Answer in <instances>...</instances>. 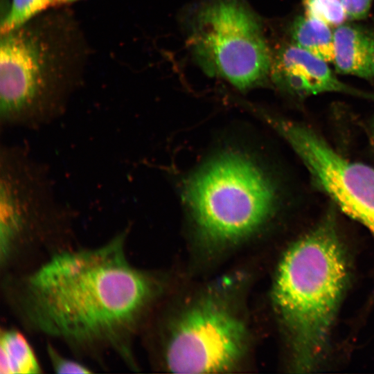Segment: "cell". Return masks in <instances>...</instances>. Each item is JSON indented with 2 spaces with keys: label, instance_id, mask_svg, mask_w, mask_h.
Returning <instances> with one entry per match:
<instances>
[{
  "label": "cell",
  "instance_id": "obj_1",
  "mask_svg": "<svg viewBox=\"0 0 374 374\" xmlns=\"http://www.w3.org/2000/svg\"><path fill=\"white\" fill-rule=\"evenodd\" d=\"M127 238L125 229L99 247H69L5 276L7 301L30 330L78 354L112 352L134 366L131 341L154 284L129 262Z\"/></svg>",
  "mask_w": 374,
  "mask_h": 374
},
{
  "label": "cell",
  "instance_id": "obj_2",
  "mask_svg": "<svg viewBox=\"0 0 374 374\" xmlns=\"http://www.w3.org/2000/svg\"><path fill=\"white\" fill-rule=\"evenodd\" d=\"M347 274L332 213L294 243L280 262L273 297L299 372L314 368L323 355Z\"/></svg>",
  "mask_w": 374,
  "mask_h": 374
},
{
  "label": "cell",
  "instance_id": "obj_3",
  "mask_svg": "<svg viewBox=\"0 0 374 374\" xmlns=\"http://www.w3.org/2000/svg\"><path fill=\"white\" fill-rule=\"evenodd\" d=\"M34 20L0 40V121L5 127L39 128L59 118L76 86L68 35Z\"/></svg>",
  "mask_w": 374,
  "mask_h": 374
},
{
  "label": "cell",
  "instance_id": "obj_4",
  "mask_svg": "<svg viewBox=\"0 0 374 374\" xmlns=\"http://www.w3.org/2000/svg\"><path fill=\"white\" fill-rule=\"evenodd\" d=\"M70 213L57 199L44 167L21 146L1 148L0 263L12 274L66 249Z\"/></svg>",
  "mask_w": 374,
  "mask_h": 374
},
{
  "label": "cell",
  "instance_id": "obj_5",
  "mask_svg": "<svg viewBox=\"0 0 374 374\" xmlns=\"http://www.w3.org/2000/svg\"><path fill=\"white\" fill-rule=\"evenodd\" d=\"M185 195L201 235L214 244L236 241L258 228L276 200L272 184L236 153L211 161L188 181Z\"/></svg>",
  "mask_w": 374,
  "mask_h": 374
},
{
  "label": "cell",
  "instance_id": "obj_6",
  "mask_svg": "<svg viewBox=\"0 0 374 374\" xmlns=\"http://www.w3.org/2000/svg\"><path fill=\"white\" fill-rule=\"evenodd\" d=\"M188 30L194 58L209 74L245 89L271 71L272 59L260 22L239 1L212 0L202 4Z\"/></svg>",
  "mask_w": 374,
  "mask_h": 374
},
{
  "label": "cell",
  "instance_id": "obj_7",
  "mask_svg": "<svg viewBox=\"0 0 374 374\" xmlns=\"http://www.w3.org/2000/svg\"><path fill=\"white\" fill-rule=\"evenodd\" d=\"M270 123L300 158L314 186L374 236V170L345 158L306 125L275 118Z\"/></svg>",
  "mask_w": 374,
  "mask_h": 374
},
{
  "label": "cell",
  "instance_id": "obj_8",
  "mask_svg": "<svg viewBox=\"0 0 374 374\" xmlns=\"http://www.w3.org/2000/svg\"><path fill=\"white\" fill-rule=\"evenodd\" d=\"M244 325L213 300L186 310L175 324L165 351L167 368L175 373H207L232 367L244 352Z\"/></svg>",
  "mask_w": 374,
  "mask_h": 374
},
{
  "label": "cell",
  "instance_id": "obj_9",
  "mask_svg": "<svg viewBox=\"0 0 374 374\" xmlns=\"http://www.w3.org/2000/svg\"><path fill=\"white\" fill-rule=\"evenodd\" d=\"M271 73L276 84L301 97L340 92L374 100V95L340 81L327 62L293 43L278 51L272 60Z\"/></svg>",
  "mask_w": 374,
  "mask_h": 374
},
{
  "label": "cell",
  "instance_id": "obj_10",
  "mask_svg": "<svg viewBox=\"0 0 374 374\" xmlns=\"http://www.w3.org/2000/svg\"><path fill=\"white\" fill-rule=\"evenodd\" d=\"M332 63L338 73L374 79V32L346 22L335 27Z\"/></svg>",
  "mask_w": 374,
  "mask_h": 374
},
{
  "label": "cell",
  "instance_id": "obj_11",
  "mask_svg": "<svg viewBox=\"0 0 374 374\" xmlns=\"http://www.w3.org/2000/svg\"><path fill=\"white\" fill-rule=\"evenodd\" d=\"M42 368L33 348L17 330L6 328L0 335V373L37 374Z\"/></svg>",
  "mask_w": 374,
  "mask_h": 374
},
{
  "label": "cell",
  "instance_id": "obj_12",
  "mask_svg": "<svg viewBox=\"0 0 374 374\" xmlns=\"http://www.w3.org/2000/svg\"><path fill=\"white\" fill-rule=\"evenodd\" d=\"M292 43L328 63L334 58V29L317 18L299 16L291 26Z\"/></svg>",
  "mask_w": 374,
  "mask_h": 374
},
{
  "label": "cell",
  "instance_id": "obj_13",
  "mask_svg": "<svg viewBox=\"0 0 374 374\" xmlns=\"http://www.w3.org/2000/svg\"><path fill=\"white\" fill-rule=\"evenodd\" d=\"M51 6L54 0H11L1 21V33L21 27Z\"/></svg>",
  "mask_w": 374,
  "mask_h": 374
},
{
  "label": "cell",
  "instance_id": "obj_14",
  "mask_svg": "<svg viewBox=\"0 0 374 374\" xmlns=\"http://www.w3.org/2000/svg\"><path fill=\"white\" fill-rule=\"evenodd\" d=\"M305 15L323 21L335 28L345 23L348 17L340 0H303Z\"/></svg>",
  "mask_w": 374,
  "mask_h": 374
},
{
  "label": "cell",
  "instance_id": "obj_15",
  "mask_svg": "<svg viewBox=\"0 0 374 374\" xmlns=\"http://www.w3.org/2000/svg\"><path fill=\"white\" fill-rule=\"evenodd\" d=\"M46 351L51 365L57 373H93L84 364L62 356L51 344H47Z\"/></svg>",
  "mask_w": 374,
  "mask_h": 374
},
{
  "label": "cell",
  "instance_id": "obj_16",
  "mask_svg": "<svg viewBox=\"0 0 374 374\" xmlns=\"http://www.w3.org/2000/svg\"><path fill=\"white\" fill-rule=\"evenodd\" d=\"M348 19H365L370 11L373 0H340Z\"/></svg>",
  "mask_w": 374,
  "mask_h": 374
},
{
  "label": "cell",
  "instance_id": "obj_17",
  "mask_svg": "<svg viewBox=\"0 0 374 374\" xmlns=\"http://www.w3.org/2000/svg\"><path fill=\"white\" fill-rule=\"evenodd\" d=\"M76 1H78V0H54V6L66 4V3L75 2Z\"/></svg>",
  "mask_w": 374,
  "mask_h": 374
},
{
  "label": "cell",
  "instance_id": "obj_18",
  "mask_svg": "<svg viewBox=\"0 0 374 374\" xmlns=\"http://www.w3.org/2000/svg\"><path fill=\"white\" fill-rule=\"evenodd\" d=\"M373 144H374V124L373 127Z\"/></svg>",
  "mask_w": 374,
  "mask_h": 374
}]
</instances>
